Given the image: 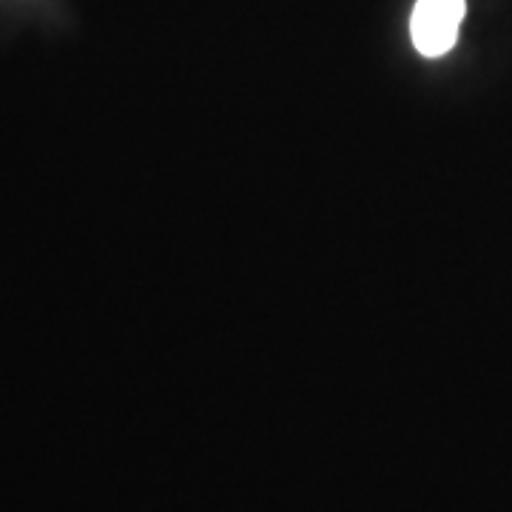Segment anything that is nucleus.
<instances>
[{
  "instance_id": "1",
  "label": "nucleus",
  "mask_w": 512,
  "mask_h": 512,
  "mask_svg": "<svg viewBox=\"0 0 512 512\" xmlns=\"http://www.w3.org/2000/svg\"><path fill=\"white\" fill-rule=\"evenodd\" d=\"M464 15H467L464 0H419L410 18L413 46L424 57L447 55L456 46Z\"/></svg>"
}]
</instances>
